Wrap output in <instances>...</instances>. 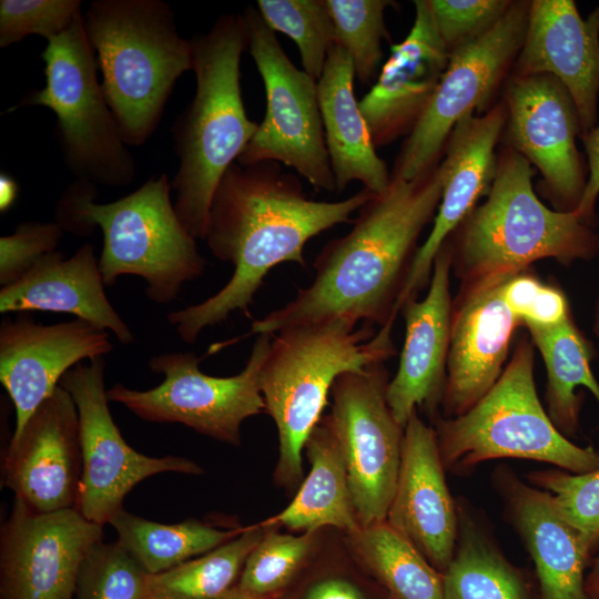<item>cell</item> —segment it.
<instances>
[{"label": "cell", "instance_id": "cell-1", "mask_svg": "<svg viewBox=\"0 0 599 599\" xmlns=\"http://www.w3.org/2000/svg\"><path fill=\"white\" fill-rule=\"evenodd\" d=\"M373 194L363 187L342 201H317L280 163L234 162L214 191L204 238L216 258L233 265V274L214 295L169 313L167 321L181 339L193 344L206 327L235 311L246 312L274 266L284 262L304 266L307 241L349 222Z\"/></svg>", "mask_w": 599, "mask_h": 599}, {"label": "cell", "instance_id": "cell-2", "mask_svg": "<svg viewBox=\"0 0 599 599\" xmlns=\"http://www.w3.org/2000/svg\"><path fill=\"white\" fill-rule=\"evenodd\" d=\"M444 170L412 180L392 179L358 210L352 230L325 244L313 282L284 306L253 322L250 334L274 335L312 323L344 319L379 328L394 323L418 238L437 211Z\"/></svg>", "mask_w": 599, "mask_h": 599}, {"label": "cell", "instance_id": "cell-3", "mask_svg": "<svg viewBox=\"0 0 599 599\" xmlns=\"http://www.w3.org/2000/svg\"><path fill=\"white\" fill-rule=\"evenodd\" d=\"M190 42L196 85L171 128L179 159L171 187L181 223L194 238L204 240L214 191L258 123L247 116L241 91V58L248 47L242 13L220 16Z\"/></svg>", "mask_w": 599, "mask_h": 599}, {"label": "cell", "instance_id": "cell-4", "mask_svg": "<svg viewBox=\"0 0 599 599\" xmlns=\"http://www.w3.org/2000/svg\"><path fill=\"white\" fill-rule=\"evenodd\" d=\"M530 163L507 151L487 200L447 240L457 292L504 282L544 258L569 266L599 254V234L573 212L550 210L532 189ZM450 235V236H451Z\"/></svg>", "mask_w": 599, "mask_h": 599}, {"label": "cell", "instance_id": "cell-5", "mask_svg": "<svg viewBox=\"0 0 599 599\" xmlns=\"http://www.w3.org/2000/svg\"><path fill=\"white\" fill-rule=\"evenodd\" d=\"M171 190L167 174L162 173L121 199L97 203V184L75 180L58 200L54 222L77 236H89L99 226L104 284L111 286L123 275L140 276L150 301L170 304L206 264L196 238L174 210Z\"/></svg>", "mask_w": 599, "mask_h": 599}, {"label": "cell", "instance_id": "cell-6", "mask_svg": "<svg viewBox=\"0 0 599 599\" xmlns=\"http://www.w3.org/2000/svg\"><path fill=\"white\" fill-rule=\"evenodd\" d=\"M394 323L379 328L335 319L290 327L272 336L261 370L265 412L278 435L274 483L291 493L303 481L305 443L322 418L336 378L395 356Z\"/></svg>", "mask_w": 599, "mask_h": 599}, {"label": "cell", "instance_id": "cell-7", "mask_svg": "<svg viewBox=\"0 0 599 599\" xmlns=\"http://www.w3.org/2000/svg\"><path fill=\"white\" fill-rule=\"evenodd\" d=\"M83 26L121 136L141 146L156 131L177 80L192 71L190 39L162 0H94Z\"/></svg>", "mask_w": 599, "mask_h": 599}, {"label": "cell", "instance_id": "cell-8", "mask_svg": "<svg viewBox=\"0 0 599 599\" xmlns=\"http://www.w3.org/2000/svg\"><path fill=\"white\" fill-rule=\"evenodd\" d=\"M535 346L522 336L490 390L460 416L432 423L445 470L468 473L483 461L518 458L571 474L599 469V449L564 436L541 405L535 384Z\"/></svg>", "mask_w": 599, "mask_h": 599}, {"label": "cell", "instance_id": "cell-9", "mask_svg": "<svg viewBox=\"0 0 599 599\" xmlns=\"http://www.w3.org/2000/svg\"><path fill=\"white\" fill-rule=\"evenodd\" d=\"M41 58L44 87L27 93L9 111L24 106L53 111L55 139L75 180L106 186L131 184L135 161L103 95L83 13L67 31L47 41Z\"/></svg>", "mask_w": 599, "mask_h": 599}, {"label": "cell", "instance_id": "cell-10", "mask_svg": "<svg viewBox=\"0 0 599 599\" xmlns=\"http://www.w3.org/2000/svg\"><path fill=\"white\" fill-rule=\"evenodd\" d=\"M242 16L247 27V51L264 83L266 113L236 162L282 163L315 190L336 192L317 81L290 60L257 8L250 6Z\"/></svg>", "mask_w": 599, "mask_h": 599}, {"label": "cell", "instance_id": "cell-11", "mask_svg": "<svg viewBox=\"0 0 599 599\" xmlns=\"http://www.w3.org/2000/svg\"><path fill=\"white\" fill-rule=\"evenodd\" d=\"M272 336L258 335L245 367L229 377L204 374L194 352L160 354L149 361L150 369L164 376L160 385L136 390L119 383L106 389L108 399L143 420L180 423L222 443L240 445L242 423L265 412L261 370Z\"/></svg>", "mask_w": 599, "mask_h": 599}, {"label": "cell", "instance_id": "cell-12", "mask_svg": "<svg viewBox=\"0 0 599 599\" xmlns=\"http://www.w3.org/2000/svg\"><path fill=\"white\" fill-rule=\"evenodd\" d=\"M384 363L341 374L328 414L345 461L361 527L386 520L402 461L404 427L386 400Z\"/></svg>", "mask_w": 599, "mask_h": 599}, {"label": "cell", "instance_id": "cell-13", "mask_svg": "<svg viewBox=\"0 0 599 599\" xmlns=\"http://www.w3.org/2000/svg\"><path fill=\"white\" fill-rule=\"evenodd\" d=\"M529 4L511 3L485 34L455 49L440 82L403 143L392 179L412 181L435 169L451 132L480 108L524 42Z\"/></svg>", "mask_w": 599, "mask_h": 599}, {"label": "cell", "instance_id": "cell-14", "mask_svg": "<svg viewBox=\"0 0 599 599\" xmlns=\"http://www.w3.org/2000/svg\"><path fill=\"white\" fill-rule=\"evenodd\" d=\"M104 372V357H98L77 364L59 382L71 395L79 416L82 474L75 508L101 526L123 509L125 496L150 476L203 471L187 458L150 457L124 440L109 409Z\"/></svg>", "mask_w": 599, "mask_h": 599}, {"label": "cell", "instance_id": "cell-15", "mask_svg": "<svg viewBox=\"0 0 599 599\" xmlns=\"http://www.w3.org/2000/svg\"><path fill=\"white\" fill-rule=\"evenodd\" d=\"M103 526L77 508L37 512L14 498L0 535V599H74L80 566Z\"/></svg>", "mask_w": 599, "mask_h": 599}, {"label": "cell", "instance_id": "cell-16", "mask_svg": "<svg viewBox=\"0 0 599 599\" xmlns=\"http://www.w3.org/2000/svg\"><path fill=\"white\" fill-rule=\"evenodd\" d=\"M507 105L517 152L539 169L556 210L576 211L587 181L576 146L579 119L569 93L551 75L518 74L509 83Z\"/></svg>", "mask_w": 599, "mask_h": 599}, {"label": "cell", "instance_id": "cell-17", "mask_svg": "<svg viewBox=\"0 0 599 599\" xmlns=\"http://www.w3.org/2000/svg\"><path fill=\"white\" fill-rule=\"evenodd\" d=\"M82 474L78 410L61 386L31 415L4 453L2 480L37 512L75 508Z\"/></svg>", "mask_w": 599, "mask_h": 599}, {"label": "cell", "instance_id": "cell-18", "mask_svg": "<svg viewBox=\"0 0 599 599\" xmlns=\"http://www.w3.org/2000/svg\"><path fill=\"white\" fill-rule=\"evenodd\" d=\"M113 349L109 332L75 318L39 324L29 317L6 318L0 326V382L14 407L11 438L22 432L35 409L59 386L61 377L84 359Z\"/></svg>", "mask_w": 599, "mask_h": 599}, {"label": "cell", "instance_id": "cell-19", "mask_svg": "<svg viewBox=\"0 0 599 599\" xmlns=\"http://www.w3.org/2000/svg\"><path fill=\"white\" fill-rule=\"evenodd\" d=\"M450 252L445 242L434 260L426 296L422 301L408 298L400 308L405 338L397 373L387 385L386 400L404 428L417 409L432 422L439 416L450 336Z\"/></svg>", "mask_w": 599, "mask_h": 599}, {"label": "cell", "instance_id": "cell-20", "mask_svg": "<svg viewBox=\"0 0 599 599\" xmlns=\"http://www.w3.org/2000/svg\"><path fill=\"white\" fill-rule=\"evenodd\" d=\"M386 521L444 573L455 551L457 501L445 478L437 435L415 412L404 428L402 461Z\"/></svg>", "mask_w": 599, "mask_h": 599}, {"label": "cell", "instance_id": "cell-21", "mask_svg": "<svg viewBox=\"0 0 599 599\" xmlns=\"http://www.w3.org/2000/svg\"><path fill=\"white\" fill-rule=\"evenodd\" d=\"M519 75L548 74L569 93L580 133L597 121L599 7L585 20L571 0H535L517 62Z\"/></svg>", "mask_w": 599, "mask_h": 599}, {"label": "cell", "instance_id": "cell-22", "mask_svg": "<svg viewBox=\"0 0 599 599\" xmlns=\"http://www.w3.org/2000/svg\"><path fill=\"white\" fill-rule=\"evenodd\" d=\"M504 282L457 292L453 298L443 417L469 410L505 369L520 322L502 298Z\"/></svg>", "mask_w": 599, "mask_h": 599}, {"label": "cell", "instance_id": "cell-23", "mask_svg": "<svg viewBox=\"0 0 599 599\" xmlns=\"http://www.w3.org/2000/svg\"><path fill=\"white\" fill-rule=\"evenodd\" d=\"M415 3L408 35L392 53L359 101L375 148L409 134L432 100L449 61L427 0Z\"/></svg>", "mask_w": 599, "mask_h": 599}, {"label": "cell", "instance_id": "cell-24", "mask_svg": "<svg viewBox=\"0 0 599 599\" xmlns=\"http://www.w3.org/2000/svg\"><path fill=\"white\" fill-rule=\"evenodd\" d=\"M506 118V111L497 106L483 116L465 118L451 132L440 164L445 174L441 200L433 229L416 253L398 312L408 298H417L429 285L434 260L443 244L489 192L497 171L494 151Z\"/></svg>", "mask_w": 599, "mask_h": 599}, {"label": "cell", "instance_id": "cell-25", "mask_svg": "<svg viewBox=\"0 0 599 599\" xmlns=\"http://www.w3.org/2000/svg\"><path fill=\"white\" fill-rule=\"evenodd\" d=\"M493 481L507 518L534 561L539 599H597L586 590L593 556L558 512L551 496L522 481L505 465L496 468Z\"/></svg>", "mask_w": 599, "mask_h": 599}, {"label": "cell", "instance_id": "cell-26", "mask_svg": "<svg viewBox=\"0 0 599 599\" xmlns=\"http://www.w3.org/2000/svg\"><path fill=\"white\" fill-rule=\"evenodd\" d=\"M104 285L94 247L84 243L68 258L61 251L47 254L22 278L1 287L0 312L68 313L131 344L134 335L109 302Z\"/></svg>", "mask_w": 599, "mask_h": 599}, {"label": "cell", "instance_id": "cell-27", "mask_svg": "<svg viewBox=\"0 0 599 599\" xmlns=\"http://www.w3.org/2000/svg\"><path fill=\"white\" fill-rule=\"evenodd\" d=\"M354 79L349 55L336 44L317 81L326 148L336 193L343 192L351 182L359 181L378 195L390 185L392 174L376 152L355 98Z\"/></svg>", "mask_w": 599, "mask_h": 599}, {"label": "cell", "instance_id": "cell-28", "mask_svg": "<svg viewBox=\"0 0 599 599\" xmlns=\"http://www.w3.org/2000/svg\"><path fill=\"white\" fill-rule=\"evenodd\" d=\"M304 451L311 464L307 477L287 507L261 524L300 534L327 528L342 534L358 530L345 461L328 415L316 424Z\"/></svg>", "mask_w": 599, "mask_h": 599}, {"label": "cell", "instance_id": "cell-29", "mask_svg": "<svg viewBox=\"0 0 599 599\" xmlns=\"http://www.w3.org/2000/svg\"><path fill=\"white\" fill-rule=\"evenodd\" d=\"M457 512L458 532L443 573V599H535L524 571L506 558L478 515L460 501Z\"/></svg>", "mask_w": 599, "mask_h": 599}, {"label": "cell", "instance_id": "cell-30", "mask_svg": "<svg viewBox=\"0 0 599 599\" xmlns=\"http://www.w3.org/2000/svg\"><path fill=\"white\" fill-rule=\"evenodd\" d=\"M526 328L546 367V412L564 436L575 438L580 432L583 402V392L579 389L587 388L599 406V383L591 369L597 349L572 315L554 327Z\"/></svg>", "mask_w": 599, "mask_h": 599}, {"label": "cell", "instance_id": "cell-31", "mask_svg": "<svg viewBox=\"0 0 599 599\" xmlns=\"http://www.w3.org/2000/svg\"><path fill=\"white\" fill-rule=\"evenodd\" d=\"M343 537L353 558L390 599H443V573L386 520Z\"/></svg>", "mask_w": 599, "mask_h": 599}, {"label": "cell", "instance_id": "cell-32", "mask_svg": "<svg viewBox=\"0 0 599 599\" xmlns=\"http://www.w3.org/2000/svg\"><path fill=\"white\" fill-rule=\"evenodd\" d=\"M122 544L148 573L166 571L238 536L244 527L220 529L187 519L165 525L121 509L109 522Z\"/></svg>", "mask_w": 599, "mask_h": 599}, {"label": "cell", "instance_id": "cell-33", "mask_svg": "<svg viewBox=\"0 0 599 599\" xmlns=\"http://www.w3.org/2000/svg\"><path fill=\"white\" fill-rule=\"evenodd\" d=\"M261 522L244 527L227 542L148 578L151 599H220L237 582L264 534Z\"/></svg>", "mask_w": 599, "mask_h": 599}, {"label": "cell", "instance_id": "cell-34", "mask_svg": "<svg viewBox=\"0 0 599 599\" xmlns=\"http://www.w3.org/2000/svg\"><path fill=\"white\" fill-rule=\"evenodd\" d=\"M263 527V537L248 555L235 588L254 598L272 599L306 569L325 529L293 535L275 526Z\"/></svg>", "mask_w": 599, "mask_h": 599}, {"label": "cell", "instance_id": "cell-35", "mask_svg": "<svg viewBox=\"0 0 599 599\" xmlns=\"http://www.w3.org/2000/svg\"><path fill=\"white\" fill-rule=\"evenodd\" d=\"M256 8L274 32L297 45L303 70L319 80L336 45L334 22L325 0H258Z\"/></svg>", "mask_w": 599, "mask_h": 599}, {"label": "cell", "instance_id": "cell-36", "mask_svg": "<svg viewBox=\"0 0 599 599\" xmlns=\"http://www.w3.org/2000/svg\"><path fill=\"white\" fill-rule=\"evenodd\" d=\"M335 27L336 44L349 55L355 78L370 84L383 58L382 41L388 39L384 11L388 0H325Z\"/></svg>", "mask_w": 599, "mask_h": 599}, {"label": "cell", "instance_id": "cell-37", "mask_svg": "<svg viewBox=\"0 0 599 599\" xmlns=\"http://www.w3.org/2000/svg\"><path fill=\"white\" fill-rule=\"evenodd\" d=\"M148 578L122 544L100 541L80 566L74 599H151Z\"/></svg>", "mask_w": 599, "mask_h": 599}, {"label": "cell", "instance_id": "cell-38", "mask_svg": "<svg viewBox=\"0 0 599 599\" xmlns=\"http://www.w3.org/2000/svg\"><path fill=\"white\" fill-rule=\"evenodd\" d=\"M528 483L551 496L558 512L593 556L599 549V469L586 474L538 470L528 474Z\"/></svg>", "mask_w": 599, "mask_h": 599}, {"label": "cell", "instance_id": "cell-39", "mask_svg": "<svg viewBox=\"0 0 599 599\" xmlns=\"http://www.w3.org/2000/svg\"><path fill=\"white\" fill-rule=\"evenodd\" d=\"M82 13L81 0H1L0 48L28 35L49 41L67 31Z\"/></svg>", "mask_w": 599, "mask_h": 599}, {"label": "cell", "instance_id": "cell-40", "mask_svg": "<svg viewBox=\"0 0 599 599\" xmlns=\"http://www.w3.org/2000/svg\"><path fill=\"white\" fill-rule=\"evenodd\" d=\"M449 53L489 31L508 11L504 0H427Z\"/></svg>", "mask_w": 599, "mask_h": 599}, {"label": "cell", "instance_id": "cell-41", "mask_svg": "<svg viewBox=\"0 0 599 599\" xmlns=\"http://www.w3.org/2000/svg\"><path fill=\"white\" fill-rule=\"evenodd\" d=\"M63 230L55 222H22L10 235L0 237L1 287L28 274L47 254L57 251Z\"/></svg>", "mask_w": 599, "mask_h": 599}, {"label": "cell", "instance_id": "cell-42", "mask_svg": "<svg viewBox=\"0 0 599 599\" xmlns=\"http://www.w3.org/2000/svg\"><path fill=\"white\" fill-rule=\"evenodd\" d=\"M571 314L569 301L561 288L541 283L521 319L522 326L554 327Z\"/></svg>", "mask_w": 599, "mask_h": 599}, {"label": "cell", "instance_id": "cell-43", "mask_svg": "<svg viewBox=\"0 0 599 599\" xmlns=\"http://www.w3.org/2000/svg\"><path fill=\"white\" fill-rule=\"evenodd\" d=\"M302 599H369L364 589L342 571L316 576L303 591Z\"/></svg>", "mask_w": 599, "mask_h": 599}, {"label": "cell", "instance_id": "cell-44", "mask_svg": "<svg viewBox=\"0 0 599 599\" xmlns=\"http://www.w3.org/2000/svg\"><path fill=\"white\" fill-rule=\"evenodd\" d=\"M582 139L588 155L589 176L575 213L582 222L591 226L599 195V124L586 133Z\"/></svg>", "mask_w": 599, "mask_h": 599}, {"label": "cell", "instance_id": "cell-45", "mask_svg": "<svg viewBox=\"0 0 599 599\" xmlns=\"http://www.w3.org/2000/svg\"><path fill=\"white\" fill-rule=\"evenodd\" d=\"M19 192L17 182L7 173L0 174V210L6 212L16 201Z\"/></svg>", "mask_w": 599, "mask_h": 599}, {"label": "cell", "instance_id": "cell-46", "mask_svg": "<svg viewBox=\"0 0 599 599\" xmlns=\"http://www.w3.org/2000/svg\"><path fill=\"white\" fill-rule=\"evenodd\" d=\"M586 590L588 595L599 599V549L591 558L586 573Z\"/></svg>", "mask_w": 599, "mask_h": 599}, {"label": "cell", "instance_id": "cell-47", "mask_svg": "<svg viewBox=\"0 0 599 599\" xmlns=\"http://www.w3.org/2000/svg\"><path fill=\"white\" fill-rule=\"evenodd\" d=\"M592 334L597 342V357L599 361V294L595 302L593 316H592Z\"/></svg>", "mask_w": 599, "mask_h": 599}, {"label": "cell", "instance_id": "cell-48", "mask_svg": "<svg viewBox=\"0 0 599 599\" xmlns=\"http://www.w3.org/2000/svg\"><path fill=\"white\" fill-rule=\"evenodd\" d=\"M220 599H260V598H254V597L244 595V593L240 592L234 586L231 590H229Z\"/></svg>", "mask_w": 599, "mask_h": 599}]
</instances>
